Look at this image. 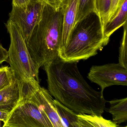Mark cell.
Listing matches in <instances>:
<instances>
[{
    "instance_id": "10",
    "label": "cell",
    "mask_w": 127,
    "mask_h": 127,
    "mask_svg": "<svg viewBox=\"0 0 127 127\" xmlns=\"http://www.w3.org/2000/svg\"><path fill=\"white\" fill-rule=\"evenodd\" d=\"M78 0H66L62 8L63 11L62 38L59 50L65 45L73 28L76 18Z\"/></svg>"
},
{
    "instance_id": "11",
    "label": "cell",
    "mask_w": 127,
    "mask_h": 127,
    "mask_svg": "<svg viewBox=\"0 0 127 127\" xmlns=\"http://www.w3.org/2000/svg\"><path fill=\"white\" fill-rule=\"evenodd\" d=\"M127 19V0H125L116 15L103 26V34L106 41L109 43L111 35L123 26Z\"/></svg>"
},
{
    "instance_id": "17",
    "label": "cell",
    "mask_w": 127,
    "mask_h": 127,
    "mask_svg": "<svg viewBox=\"0 0 127 127\" xmlns=\"http://www.w3.org/2000/svg\"><path fill=\"white\" fill-rule=\"evenodd\" d=\"M15 79L10 67L4 66L0 67V90L12 84Z\"/></svg>"
},
{
    "instance_id": "2",
    "label": "cell",
    "mask_w": 127,
    "mask_h": 127,
    "mask_svg": "<svg viewBox=\"0 0 127 127\" xmlns=\"http://www.w3.org/2000/svg\"><path fill=\"white\" fill-rule=\"evenodd\" d=\"M63 11L46 3L42 18L26 42L30 56L39 67L59 58L62 38Z\"/></svg>"
},
{
    "instance_id": "8",
    "label": "cell",
    "mask_w": 127,
    "mask_h": 127,
    "mask_svg": "<svg viewBox=\"0 0 127 127\" xmlns=\"http://www.w3.org/2000/svg\"><path fill=\"white\" fill-rule=\"evenodd\" d=\"M87 78L91 82L101 88V93L113 85H127V69L119 64L110 63L101 65H93L91 67Z\"/></svg>"
},
{
    "instance_id": "16",
    "label": "cell",
    "mask_w": 127,
    "mask_h": 127,
    "mask_svg": "<svg viewBox=\"0 0 127 127\" xmlns=\"http://www.w3.org/2000/svg\"><path fill=\"white\" fill-rule=\"evenodd\" d=\"M123 27V35L119 51V64L127 69V22Z\"/></svg>"
},
{
    "instance_id": "20",
    "label": "cell",
    "mask_w": 127,
    "mask_h": 127,
    "mask_svg": "<svg viewBox=\"0 0 127 127\" xmlns=\"http://www.w3.org/2000/svg\"><path fill=\"white\" fill-rule=\"evenodd\" d=\"M55 9L61 8L66 0H42Z\"/></svg>"
},
{
    "instance_id": "1",
    "label": "cell",
    "mask_w": 127,
    "mask_h": 127,
    "mask_svg": "<svg viewBox=\"0 0 127 127\" xmlns=\"http://www.w3.org/2000/svg\"><path fill=\"white\" fill-rule=\"evenodd\" d=\"M52 96L77 114L101 116L107 101L101 91L95 90L84 78L76 62L58 58L43 66Z\"/></svg>"
},
{
    "instance_id": "15",
    "label": "cell",
    "mask_w": 127,
    "mask_h": 127,
    "mask_svg": "<svg viewBox=\"0 0 127 127\" xmlns=\"http://www.w3.org/2000/svg\"><path fill=\"white\" fill-rule=\"evenodd\" d=\"M92 12L97 13L96 0H78V9L75 24Z\"/></svg>"
},
{
    "instance_id": "9",
    "label": "cell",
    "mask_w": 127,
    "mask_h": 127,
    "mask_svg": "<svg viewBox=\"0 0 127 127\" xmlns=\"http://www.w3.org/2000/svg\"><path fill=\"white\" fill-rule=\"evenodd\" d=\"M24 81L15 78L11 85L0 90V111L9 114L19 104L23 96Z\"/></svg>"
},
{
    "instance_id": "4",
    "label": "cell",
    "mask_w": 127,
    "mask_h": 127,
    "mask_svg": "<svg viewBox=\"0 0 127 127\" xmlns=\"http://www.w3.org/2000/svg\"><path fill=\"white\" fill-rule=\"evenodd\" d=\"M5 25L10 37L7 62L15 78L24 81H37L40 82V67L30 56L19 27L9 20Z\"/></svg>"
},
{
    "instance_id": "3",
    "label": "cell",
    "mask_w": 127,
    "mask_h": 127,
    "mask_svg": "<svg viewBox=\"0 0 127 127\" xmlns=\"http://www.w3.org/2000/svg\"><path fill=\"white\" fill-rule=\"evenodd\" d=\"M108 44L101 18L98 13L92 12L74 24L66 43L59 51V58L67 62L87 60Z\"/></svg>"
},
{
    "instance_id": "14",
    "label": "cell",
    "mask_w": 127,
    "mask_h": 127,
    "mask_svg": "<svg viewBox=\"0 0 127 127\" xmlns=\"http://www.w3.org/2000/svg\"><path fill=\"white\" fill-rule=\"evenodd\" d=\"M81 123V127H117L119 126L110 120L104 119L101 116L77 114Z\"/></svg>"
},
{
    "instance_id": "21",
    "label": "cell",
    "mask_w": 127,
    "mask_h": 127,
    "mask_svg": "<svg viewBox=\"0 0 127 127\" xmlns=\"http://www.w3.org/2000/svg\"><path fill=\"white\" fill-rule=\"evenodd\" d=\"M8 58V52L0 43V64L4 62H7Z\"/></svg>"
},
{
    "instance_id": "7",
    "label": "cell",
    "mask_w": 127,
    "mask_h": 127,
    "mask_svg": "<svg viewBox=\"0 0 127 127\" xmlns=\"http://www.w3.org/2000/svg\"><path fill=\"white\" fill-rule=\"evenodd\" d=\"M37 81H24L23 96L36 105L47 116L53 127H63L49 91L41 87Z\"/></svg>"
},
{
    "instance_id": "12",
    "label": "cell",
    "mask_w": 127,
    "mask_h": 127,
    "mask_svg": "<svg viewBox=\"0 0 127 127\" xmlns=\"http://www.w3.org/2000/svg\"><path fill=\"white\" fill-rule=\"evenodd\" d=\"M53 103L63 127H81V123L77 113L66 107L56 99Z\"/></svg>"
},
{
    "instance_id": "19",
    "label": "cell",
    "mask_w": 127,
    "mask_h": 127,
    "mask_svg": "<svg viewBox=\"0 0 127 127\" xmlns=\"http://www.w3.org/2000/svg\"><path fill=\"white\" fill-rule=\"evenodd\" d=\"M124 0H111V4L106 23L110 21L116 15Z\"/></svg>"
},
{
    "instance_id": "13",
    "label": "cell",
    "mask_w": 127,
    "mask_h": 127,
    "mask_svg": "<svg viewBox=\"0 0 127 127\" xmlns=\"http://www.w3.org/2000/svg\"><path fill=\"white\" fill-rule=\"evenodd\" d=\"M108 111L111 114L113 122L119 126L127 121V98L111 100Z\"/></svg>"
},
{
    "instance_id": "23",
    "label": "cell",
    "mask_w": 127,
    "mask_h": 127,
    "mask_svg": "<svg viewBox=\"0 0 127 127\" xmlns=\"http://www.w3.org/2000/svg\"><path fill=\"white\" fill-rule=\"evenodd\" d=\"M8 114L7 113L0 111V121H2L4 123L6 120Z\"/></svg>"
},
{
    "instance_id": "5",
    "label": "cell",
    "mask_w": 127,
    "mask_h": 127,
    "mask_svg": "<svg viewBox=\"0 0 127 127\" xmlns=\"http://www.w3.org/2000/svg\"><path fill=\"white\" fill-rule=\"evenodd\" d=\"M3 127H53L45 113L33 102L23 98L9 114Z\"/></svg>"
},
{
    "instance_id": "18",
    "label": "cell",
    "mask_w": 127,
    "mask_h": 127,
    "mask_svg": "<svg viewBox=\"0 0 127 127\" xmlns=\"http://www.w3.org/2000/svg\"><path fill=\"white\" fill-rule=\"evenodd\" d=\"M111 0H96V8L97 13L101 18L102 25L107 22Z\"/></svg>"
},
{
    "instance_id": "6",
    "label": "cell",
    "mask_w": 127,
    "mask_h": 127,
    "mask_svg": "<svg viewBox=\"0 0 127 127\" xmlns=\"http://www.w3.org/2000/svg\"><path fill=\"white\" fill-rule=\"evenodd\" d=\"M46 4L42 0H30L26 5L21 6L12 4L8 20L19 27L26 42L41 20Z\"/></svg>"
},
{
    "instance_id": "22",
    "label": "cell",
    "mask_w": 127,
    "mask_h": 127,
    "mask_svg": "<svg viewBox=\"0 0 127 127\" xmlns=\"http://www.w3.org/2000/svg\"><path fill=\"white\" fill-rule=\"evenodd\" d=\"M30 0H12V5L17 6H21L26 5Z\"/></svg>"
}]
</instances>
